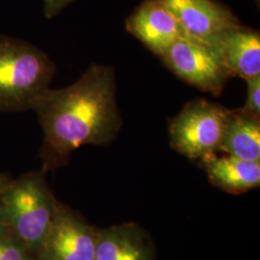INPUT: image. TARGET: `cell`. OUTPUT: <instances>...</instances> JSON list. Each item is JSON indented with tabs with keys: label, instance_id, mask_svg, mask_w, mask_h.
<instances>
[{
	"label": "cell",
	"instance_id": "cell-9",
	"mask_svg": "<svg viewBox=\"0 0 260 260\" xmlns=\"http://www.w3.org/2000/svg\"><path fill=\"white\" fill-rule=\"evenodd\" d=\"M232 76L249 79L260 75L258 31L239 25L230 29L211 46Z\"/></svg>",
	"mask_w": 260,
	"mask_h": 260
},
{
	"label": "cell",
	"instance_id": "cell-14",
	"mask_svg": "<svg viewBox=\"0 0 260 260\" xmlns=\"http://www.w3.org/2000/svg\"><path fill=\"white\" fill-rule=\"evenodd\" d=\"M248 93L241 111L260 119V75L247 79Z\"/></svg>",
	"mask_w": 260,
	"mask_h": 260
},
{
	"label": "cell",
	"instance_id": "cell-1",
	"mask_svg": "<svg viewBox=\"0 0 260 260\" xmlns=\"http://www.w3.org/2000/svg\"><path fill=\"white\" fill-rule=\"evenodd\" d=\"M34 110L44 131L39 155L45 173L65 166L72 152L81 146L110 144L121 126L113 68L90 66L69 87L49 88Z\"/></svg>",
	"mask_w": 260,
	"mask_h": 260
},
{
	"label": "cell",
	"instance_id": "cell-10",
	"mask_svg": "<svg viewBox=\"0 0 260 260\" xmlns=\"http://www.w3.org/2000/svg\"><path fill=\"white\" fill-rule=\"evenodd\" d=\"M94 260H155L151 240L137 223L99 230Z\"/></svg>",
	"mask_w": 260,
	"mask_h": 260
},
{
	"label": "cell",
	"instance_id": "cell-6",
	"mask_svg": "<svg viewBox=\"0 0 260 260\" xmlns=\"http://www.w3.org/2000/svg\"><path fill=\"white\" fill-rule=\"evenodd\" d=\"M99 229L68 205L58 203L37 260H94Z\"/></svg>",
	"mask_w": 260,
	"mask_h": 260
},
{
	"label": "cell",
	"instance_id": "cell-5",
	"mask_svg": "<svg viewBox=\"0 0 260 260\" xmlns=\"http://www.w3.org/2000/svg\"><path fill=\"white\" fill-rule=\"evenodd\" d=\"M160 58L177 77L213 95H220L232 77L213 48L193 38L177 40Z\"/></svg>",
	"mask_w": 260,
	"mask_h": 260
},
{
	"label": "cell",
	"instance_id": "cell-16",
	"mask_svg": "<svg viewBox=\"0 0 260 260\" xmlns=\"http://www.w3.org/2000/svg\"><path fill=\"white\" fill-rule=\"evenodd\" d=\"M12 180H13V177H11V175L9 174L0 173V202H1L2 196L4 194L5 190L10 185Z\"/></svg>",
	"mask_w": 260,
	"mask_h": 260
},
{
	"label": "cell",
	"instance_id": "cell-15",
	"mask_svg": "<svg viewBox=\"0 0 260 260\" xmlns=\"http://www.w3.org/2000/svg\"><path fill=\"white\" fill-rule=\"evenodd\" d=\"M75 0H44V12L48 19H52L59 15L68 5L75 2Z\"/></svg>",
	"mask_w": 260,
	"mask_h": 260
},
{
	"label": "cell",
	"instance_id": "cell-4",
	"mask_svg": "<svg viewBox=\"0 0 260 260\" xmlns=\"http://www.w3.org/2000/svg\"><path fill=\"white\" fill-rule=\"evenodd\" d=\"M230 111L204 99L187 103L170 120L171 147L192 160L219 152Z\"/></svg>",
	"mask_w": 260,
	"mask_h": 260
},
{
	"label": "cell",
	"instance_id": "cell-7",
	"mask_svg": "<svg viewBox=\"0 0 260 260\" xmlns=\"http://www.w3.org/2000/svg\"><path fill=\"white\" fill-rule=\"evenodd\" d=\"M177 18L186 34L208 46L230 29L241 25L238 19L213 0H160Z\"/></svg>",
	"mask_w": 260,
	"mask_h": 260
},
{
	"label": "cell",
	"instance_id": "cell-11",
	"mask_svg": "<svg viewBox=\"0 0 260 260\" xmlns=\"http://www.w3.org/2000/svg\"><path fill=\"white\" fill-rule=\"evenodd\" d=\"M199 161L211 183L228 193L241 194L259 187L260 162L217 153L209 154Z\"/></svg>",
	"mask_w": 260,
	"mask_h": 260
},
{
	"label": "cell",
	"instance_id": "cell-2",
	"mask_svg": "<svg viewBox=\"0 0 260 260\" xmlns=\"http://www.w3.org/2000/svg\"><path fill=\"white\" fill-rule=\"evenodd\" d=\"M43 170L11 181L0 202V223L6 225L36 257L55 216L58 203Z\"/></svg>",
	"mask_w": 260,
	"mask_h": 260
},
{
	"label": "cell",
	"instance_id": "cell-12",
	"mask_svg": "<svg viewBox=\"0 0 260 260\" xmlns=\"http://www.w3.org/2000/svg\"><path fill=\"white\" fill-rule=\"evenodd\" d=\"M219 152L260 162V119L240 109L231 110Z\"/></svg>",
	"mask_w": 260,
	"mask_h": 260
},
{
	"label": "cell",
	"instance_id": "cell-13",
	"mask_svg": "<svg viewBox=\"0 0 260 260\" xmlns=\"http://www.w3.org/2000/svg\"><path fill=\"white\" fill-rule=\"evenodd\" d=\"M0 260H37L26 246L0 223Z\"/></svg>",
	"mask_w": 260,
	"mask_h": 260
},
{
	"label": "cell",
	"instance_id": "cell-3",
	"mask_svg": "<svg viewBox=\"0 0 260 260\" xmlns=\"http://www.w3.org/2000/svg\"><path fill=\"white\" fill-rule=\"evenodd\" d=\"M55 75V65L38 47L0 36V111L34 110Z\"/></svg>",
	"mask_w": 260,
	"mask_h": 260
},
{
	"label": "cell",
	"instance_id": "cell-8",
	"mask_svg": "<svg viewBox=\"0 0 260 260\" xmlns=\"http://www.w3.org/2000/svg\"><path fill=\"white\" fill-rule=\"evenodd\" d=\"M125 27L155 55L176 41L189 37L174 14L160 0H145L126 19Z\"/></svg>",
	"mask_w": 260,
	"mask_h": 260
}]
</instances>
